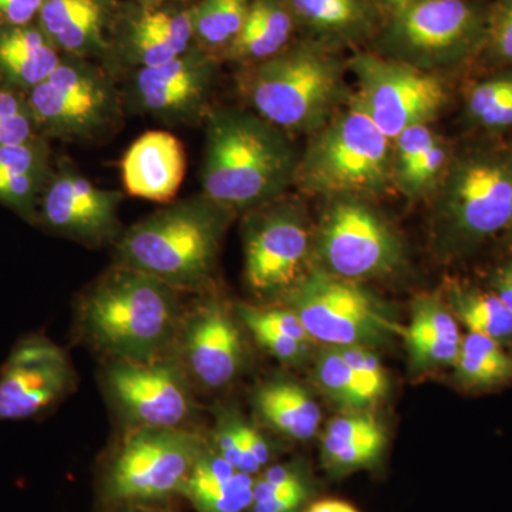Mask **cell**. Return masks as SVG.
Listing matches in <instances>:
<instances>
[{"mask_svg": "<svg viewBox=\"0 0 512 512\" xmlns=\"http://www.w3.org/2000/svg\"><path fill=\"white\" fill-rule=\"evenodd\" d=\"M450 160L446 144L440 137H437V140L427 148L426 153L416 161V164L407 173L397 177L393 183L407 197H420L433 188L439 187Z\"/></svg>", "mask_w": 512, "mask_h": 512, "instance_id": "obj_34", "label": "cell"}, {"mask_svg": "<svg viewBox=\"0 0 512 512\" xmlns=\"http://www.w3.org/2000/svg\"><path fill=\"white\" fill-rule=\"evenodd\" d=\"M123 59L131 70L157 67L181 56L173 46L131 19L123 42Z\"/></svg>", "mask_w": 512, "mask_h": 512, "instance_id": "obj_35", "label": "cell"}, {"mask_svg": "<svg viewBox=\"0 0 512 512\" xmlns=\"http://www.w3.org/2000/svg\"><path fill=\"white\" fill-rule=\"evenodd\" d=\"M296 29L286 0H251L241 32L222 56L249 67L265 62L291 45Z\"/></svg>", "mask_w": 512, "mask_h": 512, "instance_id": "obj_23", "label": "cell"}, {"mask_svg": "<svg viewBox=\"0 0 512 512\" xmlns=\"http://www.w3.org/2000/svg\"><path fill=\"white\" fill-rule=\"evenodd\" d=\"M45 0H0V26H28L39 18Z\"/></svg>", "mask_w": 512, "mask_h": 512, "instance_id": "obj_44", "label": "cell"}, {"mask_svg": "<svg viewBox=\"0 0 512 512\" xmlns=\"http://www.w3.org/2000/svg\"><path fill=\"white\" fill-rule=\"evenodd\" d=\"M218 453L221 454L231 466L239 470L241 467V434H239V420L229 419L221 424L217 431Z\"/></svg>", "mask_w": 512, "mask_h": 512, "instance_id": "obj_45", "label": "cell"}, {"mask_svg": "<svg viewBox=\"0 0 512 512\" xmlns=\"http://www.w3.org/2000/svg\"><path fill=\"white\" fill-rule=\"evenodd\" d=\"M437 190L439 227L457 249L512 228V151L471 148L448 163Z\"/></svg>", "mask_w": 512, "mask_h": 512, "instance_id": "obj_7", "label": "cell"}, {"mask_svg": "<svg viewBox=\"0 0 512 512\" xmlns=\"http://www.w3.org/2000/svg\"><path fill=\"white\" fill-rule=\"evenodd\" d=\"M406 338H430L461 345L456 316L434 298H420L414 303L412 323L404 332Z\"/></svg>", "mask_w": 512, "mask_h": 512, "instance_id": "obj_33", "label": "cell"}, {"mask_svg": "<svg viewBox=\"0 0 512 512\" xmlns=\"http://www.w3.org/2000/svg\"><path fill=\"white\" fill-rule=\"evenodd\" d=\"M487 19L483 0H414L387 18L370 47L386 59L439 72L483 52Z\"/></svg>", "mask_w": 512, "mask_h": 512, "instance_id": "obj_6", "label": "cell"}, {"mask_svg": "<svg viewBox=\"0 0 512 512\" xmlns=\"http://www.w3.org/2000/svg\"><path fill=\"white\" fill-rule=\"evenodd\" d=\"M468 116L490 131L512 127V72L480 82L470 90Z\"/></svg>", "mask_w": 512, "mask_h": 512, "instance_id": "obj_29", "label": "cell"}, {"mask_svg": "<svg viewBox=\"0 0 512 512\" xmlns=\"http://www.w3.org/2000/svg\"><path fill=\"white\" fill-rule=\"evenodd\" d=\"M177 340L184 372L208 389L234 382L244 363L241 330L221 299H208L185 315Z\"/></svg>", "mask_w": 512, "mask_h": 512, "instance_id": "obj_18", "label": "cell"}, {"mask_svg": "<svg viewBox=\"0 0 512 512\" xmlns=\"http://www.w3.org/2000/svg\"><path fill=\"white\" fill-rule=\"evenodd\" d=\"M262 478L266 481H271V483H292V481L299 480L295 473H292L291 470L285 467L269 468Z\"/></svg>", "mask_w": 512, "mask_h": 512, "instance_id": "obj_51", "label": "cell"}, {"mask_svg": "<svg viewBox=\"0 0 512 512\" xmlns=\"http://www.w3.org/2000/svg\"><path fill=\"white\" fill-rule=\"evenodd\" d=\"M205 444L184 427H133L114 454L106 478L111 500H157L183 493Z\"/></svg>", "mask_w": 512, "mask_h": 512, "instance_id": "obj_10", "label": "cell"}, {"mask_svg": "<svg viewBox=\"0 0 512 512\" xmlns=\"http://www.w3.org/2000/svg\"><path fill=\"white\" fill-rule=\"evenodd\" d=\"M484 50L500 62L512 64V0H495L488 5Z\"/></svg>", "mask_w": 512, "mask_h": 512, "instance_id": "obj_39", "label": "cell"}, {"mask_svg": "<svg viewBox=\"0 0 512 512\" xmlns=\"http://www.w3.org/2000/svg\"><path fill=\"white\" fill-rule=\"evenodd\" d=\"M180 295L154 276L114 265L83 293L80 329L111 360L160 359L183 322Z\"/></svg>", "mask_w": 512, "mask_h": 512, "instance_id": "obj_3", "label": "cell"}, {"mask_svg": "<svg viewBox=\"0 0 512 512\" xmlns=\"http://www.w3.org/2000/svg\"><path fill=\"white\" fill-rule=\"evenodd\" d=\"M493 293L512 313V262H508L494 272L491 279Z\"/></svg>", "mask_w": 512, "mask_h": 512, "instance_id": "obj_47", "label": "cell"}, {"mask_svg": "<svg viewBox=\"0 0 512 512\" xmlns=\"http://www.w3.org/2000/svg\"><path fill=\"white\" fill-rule=\"evenodd\" d=\"M339 53L303 37L254 64L244 77L252 111L285 133H316L349 100Z\"/></svg>", "mask_w": 512, "mask_h": 512, "instance_id": "obj_4", "label": "cell"}, {"mask_svg": "<svg viewBox=\"0 0 512 512\" xmlns=\"http://www.w3.org/2000/svg\"><path fill=\"white\" fill-rule=\"evenodd\" d=\"M249 5L251 0H201L192 8L197 46L212 55H224L242 30Z\"/></svg>", "mask_w": 512, "mask_h": 512, "instance_id": "obj_26", "label": "cell"}, {"mask_svg": "<svg viewBox=\"0 0 512 512\" xmlns=\"http://www.w3.org/2000/svg\"><path fill=\"white\" fill-rule=\"evenodd\" d=\"M187 173L183 141L167 130H150L128 147L121 160L127 194L141 200L170 204Z\"/></svg>", "mask_w": 512, "mask_h": 512, "instance_id": "obj_19", "label": "cell"}, {"mask_svg": "<svg viewBox=\"0 0 512 512\" xmlns=\"http://www.w3.org/2000/svg\"><path fill=\"white\" fill-rule=\"evenodd\" d=\"M134 19L181 55L195 46L192 9L146 8Z\"/></svg>", "mask_w": 512, "mask_h": 512, "instance_id": "obj_32", "label": "cell"}, {"mask_svg": "<svg viewBox=\"0 0 512 512\" xmlns=\"http://www.w3.org/2000/svg\"><path fill=\"white\" fill-rule=\"evenodd\" d=\"M49 140L37 136L26 143L0 148V178H13L52 167Z\"/></svg>", "mask_w": 512, "mask_h": 512, "instance_id": "obj_37", "label": "cell"}, {"mask_svg": "<svg viewBox=\"0 0 512 512\" xmlns=\"http://www.w3.org/2000/svg\"><path fill=\"white\" fill-rule=\"evenodd\" d=\"M123 194L97 187L67 158L55 163L39 202L36 225L89 248L121 237Z\"/></svg>", "mask_w": 512, "mask_h": 512, "instance_id": "obj_15", "label": "cell"}, {"mask_svg": "<svg viewBox=\"0 0 512 512\" xmlns=\"http://www.w3.org/2000/svg\"><path fill=\"white\" fill-rule=\"evenodd\" d=\"M218 72V57L195 45L161 66L131 70L121 92L124 107L168 126L204 123Z\"/></svg>", "mask_w": 512, "mask_h": 512, "instance_id": "obj_14", "label": "cell"}, {"mask_svg": "<svg viewBox=\"0 0 512 512\" xmlns=\"http://www.w3.org/2000/svg\"><path fill=\"white\" fill-rule=\"evenodd\" d=\"M379 2L383 6L384 12L387 13V18H390V16L397 15L407 6L412 5L414 0H379Z\"/></svg>", "mask_w": 512, "mask_h": 512, "instance_id": "obj_52", "label": "cell"}, {"mask_svg": "<svg viewBox=\"0 0 512 512\" xmlns=\"http://www.w3.org/2000/svg\"><path fill=\"white\" fill-rule=\"evenodd\" d=\"M238 313L247 315L249 318L258 320L262 325L276 330V332L284 333L289 338L298 340L303 345H309L312 339L309 338L305 326L302 325L301 319L291 309H258L255 306L239 305Z\"/></svg>", "mask_w": 512, "mask_h": 512, "instance_id": "obj_42", "label": "cell"}, {"mask_svg": "<svg viewBox=\"0 0 512 512\" xmlns=\"http://www.w3.org/2000/svg\"><path fill=\"white\" fill-rule=\"evenodd\" d=\"M306 39L330 49L372 45L387 13L379 0H286Z\"/></svg>", "mask_w": 512, "mask_h": 512, "instance_id": "obj_20", "label": "cell"}, {"mask_svg": "<svg viewBox=\"0 0 512 512\" xmlns=\"http://www.w3.org/2000/svg\"><path fill=\"white\" fill-rule=\"evenodd\" d=\"M450 305L470 333L504 342L512 338V313L493 292L453 285Z\"/></svg>", "mask_w": 512, "mask_h": 512, "instance_id": "obj_27", "label": "cell"}, {"mask_svg": "<svg viewBox=\"0 0 512 512\" xmlns=\"http://www.w3.org/2000/svg\"><path fill=\"white\" fill-rule=\"evenodd\" d=\"M40 136L28 96L0 79V148Z\"/></svg>", "mask_w": 512, "mask_h": 512, "instance_id": "obj_31", "label": "cell"}, {"mask_svg": "<svg viewBox=\"0 0 512 512\" xmlns=\"http://www.w3.org/2000/svg\"><path fill=\"white\" fill-rule=\"evenodd\" d=\"M256 409L269 426L293 440L312 439L320 423V409L299 384H265L255 396Z\"/></svg>", "mask_w": 512, "mask_h": 512, "instance_id": "obj_24", "label": "cell"}, {"mask_svg": "<svg viewBox=\"0 0 512 512\" xmlns=\"http://www.w3.org/2000/svg\"><path fill=\"white\" fill-rule=\"evenodd\" d=\"M308 512H359L352 505L338 500H325L316 503L309 508Z\"/></svg>", "mask_w": 512, "mask_h": 512, "instance_id": "obj_50", "label": "cell"}, {"mask_svg": "<svg viewBox=\"0 0 512 512\" xmlns=\"http://www.w3.org/2000/svg\"><path fill=\"white\" fill-rule=\"evenodd\" d=\"M393 183V141L384 136L357 99L316 131L299 158L295 184L311 194L363 197Z\"/></svg>", "mask_w": 512, "mask_h": 512, "instance_id": "obj_5", "label": "cell"}, {"mask_svg": "<svg viewBox=\"0 0 512 512\" xmlns=\"http://www.w3.org/2000/svg\"><path fill=\"white\" fill-rule=\"evenodd\" d=\"M242 431H244L245 440H247L252 456L258 461L259 466H265L269 461V457H271L268 443H266V440L258 430L247 423H242Z\"/></svg>", "mask_w": 512, "mask_h": 512, "instance_id": "obj_49", "label": "cell"}, {"mask_svg": "<svg viewBox=\"0 0 512 512\" xmlns=\"http://www.w3.org/2000/svg\"><path fill=\"white\" fill-rule=\"evenodd\" d=\"M204 124L205 197L238 214L279 200L295 184L299 157L281 128L235 107H212Z\"/></svg>", "mask_w": 512, "mask_h": 512, "instance_id": "obj_1", "label": "cell"}, {"mask_svg": "<svg viewBox=\"0 0 512 512\" xmlns=\"http://www.w3.org/2000/svg\"><path fill=\"white\" fill-rule=\"evenodd\" d=\"M335 349L346 360L373 400H379L387 390V376L379 357L366 346H343Z\"/></svg>", "mask_w": 512, "mask_h": 512, "instance_id": "obj_38", "label": "cell"}, {"mask_svg": "<svg viewBox=\"0 0 512 512\" xmlns=\"http://www.w3.org/2000/svg\"><path fill=\"white\" fill-rule=\"evenodd\" d=\"M62 60L40 26H0V79L20 92L49 79Z\"/></svg>", "mask_w": 512, "mask_h": 512, "instance_id": "obj_22", "label": "cell"}, {"mask_svg": "<svg viewBox=\"0 0 512 512\" xmlns=\"http://www.w3.org/2000/svg\"><path fill=\"white\" fill-rule=\"evenodd\" d=\"M315 247L325 271L353 282L392 274L403 262L399 238L362 197L330 198Z\"/></svg>", "mask_w": 512, "mask_h": 512, "instance_id": "obj_11", "label": "cell"}, {"mask_svg": "<svg viewBox=\"0 0 512 512\" xmlns=\"http://www.w3.org/2000/svg\"><path fill=\"white\" fill-rule=\"evenodd\" d=\"M348 67L359 86L357 99L392 141L406 128L429 123L446 106V86L434 73L373 52H357Z\"/></svg>", "mask_w": 512, "mask_h": 512, "instance_id": "obj_12", "label": "cell"}, {"mask_svg": "<svg viewBox=\"0 0 512 512\" xmlns=\"http://www.w3.org/2000/svg\"><path fill=\"white\" fill-rule=\"evenodd\" d=\"M306 493L286 495V497L272 498V500L254 503V512H293L301 507L305 501Z\"/></svg>", "mask_w": 512, "mask_h": 512, "instance_id": "obj_48", "label": "cell"}, {"mask_svg": "<svg viewBox=\"0 0 512 512\" xmlns=\"http://www.w3.org/2000/svg\"><path fill=\"white\" fill-rule=\"evenodd\" d=\"M40 136L93 143L111 136L124 113L113 77L86 59H63L49 79L26 93Z\"/></svg>", "mask_w": 512, "mask_h": 512, "instance_id": "obj_8", "label": "cell"}, {"mask_svg": "<svg viewBox=\"0 0 512 512\" xmlns=\"http://www.w3.org/2000/svg\"><path fill=\"white\" fill-rule=\"evenodd\" d=\"M286 296L309 338L330 348H373L397 330L372 295L323 268L311 269Z\"/></svg>", "mask_w": 512, "mask_h": 512, "instance_id": "obj_9", "label": "cell"}, {"mask_svg": "<svg viewBox=\"0 0 512 512\" xmlns=\"http://www.w3.org/2000/svg\"><path fill=\"white\" fill-rule=\"evenodd\" d=\"M454 366L458 382L470 389H491L512 382V356L497 340L477 333H468L461 340Z\"/></svg>", "mask_w": 512, "mask_h": 512, "instance_id": "obj_25", "label": "cell"}, {"mask_svg": "<svg viewBox=\"0 0 512 512\" xmlns=\"http://www.w3.org/2000/svg\"><path fill=\"white\" fill-rule=\"evenodd\" d=\"M40 29L60 52L86 59L106 49L107 12L100 0H45Z\"/></svg>", "mask_w": 512, "mask_h": 512, "instance_id": "obj_21", "label": "cell"}, {"mask_svg": "<svg viewBox=\"0 0 512 512\" xmlns=\"http://www.w3.org/2000/svg\"><path fill=\"white\" fill-rule=\"evenodd\" d=\"M410 359L419 369L456 365L461 345L430 338H406Z\"/></svg>", "mask_w": 512, "mask_h": 512, "instance_id": "obj_41", "label": "cell"}, {"mask_svg": "<svg viewBox=\"0 0 512 512\" xmlns=\"http://www.w3.org/2000/svg\"><path fill=\"white\" fill-rule=\"evenodd\" d=\"M325 436L336 440L369 439L384 436V431L372 414L352 413L330 421Z\"/></svg>", "mask_w": 512, "mask_h": 512, "instance_id": "obj_43", "label": "cell"}, {"mask_svg": "<svg viewBox=\"0 0 512 512\" xmlns=\"http://www.w3.org/2000/svg\"><path fill=\"white\" fill-rule=\"evenodd\" d=\"M312 242L295 201L279 198L248 211L244 222L245 279L261 296L288 293L305 276Z\"/></svg>", "mask_w": 512, "mask_h": 512, "instance_id": "obj_13", "label": "cell"}, {"mask_svg": "<svg viewBox=\"0 0 512 512\" xmlns=\"http://www.w3.org/2000/svg\"><path fill=\"white\" fill-rule=\"evenodd\" d=\"M235 215L202 192L174 200L121 234L116 265L154 276L178 292H205Z\"/></svg>", "mask_w": 512, "mask_h": 512, "instance_id": "obj_2", "label": "cell"}, {"mask_svg": "<svg viewBox=\"0 0 512 512\" xmlns=\"http://www.w3.org/2000/svg\"><path fill=\"white\" fill-rule=\"evenodd\" d=\"M384 444L386 436L357 440H336L323 436L322 454L329 467L355 470L375 463L382 454Z\"/></svg>", "mask_w": 512, "mask_h": 512, "instance_id": "obj_36", "label": "cell"}, {"mask_svg": "<svg viewBox=\"0 0 512 512\" xmlns=\"http://www.w3.org/2000/svg\"><path fill=\"white\" fill-rule=\"evenodd\" d=\"M244 325L251 330L252 335L256 339V342L262 346L265 350H268L272 356L276 359L282 360V362L292 363L301 360L303 355L308 349V345L298 342V340L289 338L284 333L276 332V330L268 328V326L262 325L258 320L249 318L247 315L238 313Z\"/></svg>", "mask_w": 512, "mask_h": 512, "instance_id": "obj_40", "label": "cell"}, {"mask_svg": "<svg viewBox=\"0 0 512 512\" xmlns=\"http://www.w3.org/2000/svg\"><path fill=\"white\" fill-rule=\"evenodd\" d=\"M141 2H144V3H153V5H156V3L163 2V0H141Z\"/></svg>", "mask_w": 512, "mask_h": 512, "instance_id": "obj_53", "label": "cell"}, {"mask_svg": "<svg viewBox=\"0 0 512 512\" xmlns=\"http://www.w3.org/2000/svg\"><path fill=\"white\" fill-rule=\"evenodd\" d=\"M187 373L171 360H111L106 372L110 399L133 427H183L192 412Z\"/></svg>", "mask_w": 512, "mask_h": 512, "instance_id": "obj_16", "label": "cell"}, {"mask_svg": "<svg viewBox=\"0 0 512 512\" xmlns=\"http://www.w3.org/2000/svg\"><path fill=\"white\" fill-rule=\"evenodd\" d=\"M74 386L67 353L45 336H28L16 343L0 369V423L42 414Z\"/></svg>", "mask_w": 512, "mask_h": 512, "instance_id": "obj_17", "label": "cell"}, {"mask_svg": "<svg viewBox=\"0 0 512 512\" xmlns=\"http://www.w3.org/2000/svg\"><path fill=\"white\" fill-rule=\"evenodd\" d=\"M299 493H306L305 485L301 480L292 481V483H271L261 478L254 484V503Z\"/></svg>", "mask_w": 512, "mask_h": 512, "instance_id": "obj_46", "label": "cell"}, {"mask_svg": "<svg viewBox=\"0 0 512 512\" xmlns=\"http://www.w3.org/2000/svg\"><path fill=\"white\" fill-rule=\"evenodd\" d=\"M315 377L330 399L335 400L349 409L362 410L375 403L366 387L360 383L346 360L339 355L338 350L329 348L323 350L315 367Z\"/></svg>", "mask_w": 512, "mask_h": 512, "instance_id": "obj_30", "label": "cell"}, {"mask_svg": "<svg viewBox=\"0 0 512 512\" xmlns=\"http://www.w3.org/2000/svg\"><path fill=\"white\" fill-rule=\"evenodd\" d=\"M254 484L242 471L229 480L190 476L183 494L200 512H242L254 504Z\"/></svg>", "mask_w": 512, "mask_h": 512, "instance_id": "obj_28", "label": "cell"}]
</instances>
